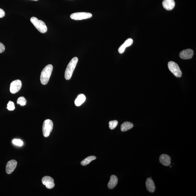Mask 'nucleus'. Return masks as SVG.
Returning <instances> with one entry per match:
<instances>
[{
	"mask_svg": "<svg viewBox=\"0 0 196 196\" xmlns=\"http://www.w3.org/2000/svg\"><path fill=\"white\" fill-rule=\"evenodd\" d=\"M194 55L193 50L190 49L183 50L180 52V56L183 59H188L192 58Z\"/></svg>",
	"mask_w": 196,
	"mask_h": 196,
	"instance_id": "9",
	"label": "nucleus"
},
{
	"mask_svg": "<svg viewBox=\"0 0 196 196\" xmlns=\"http://www.w3.org/2000/svg\"><path fill=\"white\" fill-rule=\"evenodd\" d=\"M118 124V122L117 120L112 121L109 122V127L110 129L113 130L117 126Z\"/></svg>",
	"mask_w": 196,
	"mask_h": 196,
	"instance_id": "20",
	"label": "nucleus"
},
{
	"mask_svg": "<svg viewBox=\"0 0 196 196\" xmlns=\"http://www.w3.org/2000/svg\"><path fill=\"white\" fill-rule=\"evenodd\" d=\"M5 50V48L4 44L0 42V53H3V52H4Z\"/></svg>",
	"mask_w": 196,
	"mask_h": 196,
	"instance_id": "23",
	"label": "nucleus"
},
{
	"mask_svg": "<svg viewBox=\"0 0 196 196\" xmlns=\"http://www.w3.org/2000/svg\"><path fill=\"white\" fill-rule=\"evenodd\" d=\"M96 159V157L95 156H90L87 157L81 162V165L83 166H86L89 164L92 161Z\"/></svg>",
	"mask_w": 196,
	"mask_h": 196,
	"instance_id": "18",
	"label": "nucleus"
},
{
	"mask_svg": "<svg viewBox=\"0 0 196 196\" xmlns=\"http://www.w3.org/2000/svg\"><path fill=\"white\" fill-rule=\"evenodd\" d=\"M53 67L51 64H48L45 67L41 72V83L43 85H46L48 83L53 71Z\"/></svg>",
	"mask_w": 196,
	"mask_h": 196,
	"instance_id": "1",
	"label": "nucleus"
},
{
	"mask_svg": "<svg viewBox=\"0 0 196 196\" xmlns=\"http://www.w3.org/2000/svg\"><path fill=\"white\" fill-rule=\"evenodd\" d=\"M146 186L147 190L151 193H152L155 192V183L152 178H149L147 179L146 182Z\"/></svg>",
	"mask_w": 196,
	"mask_h": 196,
	"instance_id": "13",
	"label": "nucleus"
},
{
	"mask_svg": "<svg viewBox=\"0 0 196 196\" xmlns=\"http://www.w3.org/2000/svg\"><path fill=\"white\" fill-rule=\"evenodd\" d=\"M133 127V124L130 122H125L122 124L121 129L122 132H126L130 129Z\"/></svg>",
	"mask_w": 196,
	"mask_h": 196,
	"instance_id": "17",
	"label": "nucleus"
},
{
	"mask_svg": "<svg viewBox=\"0 0 196 196\" xmlns=\"http://www.w3.org/2000/svg\"><path fill=\"white\" fill-rule=\"evenodd\" d=\"M13 143L14 145L21 146L23 144V142L20 139H15L13 140Z\"/></svg>",
	"mask_w": 196,
	"mask_h": 196,
	"instance_id": "22",
	"label": "nucleus"
},
{
	"mask_svg": "<svg viewBox=\"0 0 196 196\" xmlns=\"http://www.w3.org/2000/svg\"><path fill=\"white\" fill-rule=\"evenodd\" d=\"M53 121L50 119H47L44 122L42 131L44 136L45 137H49L50 133L53 130Z\"/></svg>",
	"mask_w": 196,
	"mask_h": 196,
	"instance_id": "4",
	"label": "nucleus"
},
{
	"mask_svg": "<svg viewBox=\"0 0 196 196\" xmlns=\"http://www.w3.org/2000/svg\"><path fill=\"white\" fill-rule=\"evenodd\" d=\"M170 167H172V166H170Z\"/></svg>",
	"mask_w": 196,
	"mask_h": 196,
	"instance_id": "26",
	"label": "nucleus"
},
{
	"mask_svg": "<svg viewBox=\"0 0 196 196\" xmlns=\"http://www.w3.org/2000/svg\"><path fill=\"white\" fill-rule=\"evenodd\" d=\"M92 15L90 13L85 12H79L73 13L70 16L72 19L76 20H81L91 18Z\"/></svg>",
	"mask_w": 196,
	"mask_h": 196,
	"instance_id": "6",
	"label": "nucleus"
},
{
	"mask_svg": "<svg viewBox=\"0 0 196 196\" xmlns=\"http://www.w3.org/2000/svg\"><path fill=\"white\" fill-rule=\"evenodd\" d=\"M27 100L26 99L23 97H20L18 98L17 103L18 104H19L21 106H24L26 105Z\"/></svg>",
	"mask_w": 196,
	"mask_h": 196,
	"instance_id": "19",
	"label": "nucleus"
},
{
	"mask_svg": "<svg viewBox=\"0 0 196 196\" xmlns=\"http://www.w3.org/2000/svg\"><path fill=\"white\" fill-rule=\"evenodd\" d=\"M133 40L132 38H129L118 49V52L120 53H123L124 52L126 48L129 47L133 43Z\"/></svg>",
	"mask_w": 196,
	"mask_h": 196,
	"instance_id": "14",
	"label": "nucleus"
},
{
	"mask_svg": "<svg viewBox=\"0 0 196 196\" xmlns=\"http://www.w3.org/2000/svg\"><path fill=\"white\" fill-rule=\"evenodd\" d=\"M168 68L170 71L178 78L182 76V72L178 65L174 62L171 61L168 64Z\"/></svg>",
	"mask_w": 196,
	"mask_h": 196,
	"instance_id": "5",
	"label": "nucleus"
},
{
	"mask_svg": "<svg viewBox=\"0 0 196 196\" xmlns=\"http://www.w3.org/2000/svg\"><path fill=\"white\" fill-rule=\"evenodd\" d=\"M42 182L48 189H52L55 186L54 181L52 177L45 176L42 179Z\"/></svg>",
	"mask_w": 196,
	"mask_h": 196,
	"instance_id": "8",
	"label": "nucleus"
},
{
	"mask_svg": "<svg viewBox=\"0 0 196 196\" xmlns=\"http://www.w3.org/2000/svg\"><path fill=\"white\" fill-rule=\"evenodd\" d=\"M162 5L166 10H171L175 7V2L174 0H163Z\"/></svg>",
	"mask_w": 196,
	"mask_h": 196,
	"instance_id": "12",
	"label": "nucleus"
},
{
	"mask_svg": "<svg viewBox=\"0 0 196 196\" xmlns=\"http://www.w3.org/2000/svg\"><path fill=\"white\" fill-rule=\"evenodd\" d=\"M22 86L21 80H16L12 82L10 86V91L11 93L15 94L19 92Z\"/></svg>",
	"mask_w": 196,
	"mask_h": 196,
	"instance_id": "7",
	"label": "nucleus"
},
{
	"mask_svg": "<svg viewBox=\"0 0 196 196\" xmlns=\"http://www.w3.org/2000/svg\"><path fill=\"white\" fill-rule=\"evenodd\" d=\"M78 61V58L75 57L73 58L68 64L65 71V79L69 80L71 79Z\"/></svg>",
	"mask_w": 196,
	"mask_h": 196,
	"instance_id": "2",
	"label": "nucleus"
},
{
	"mask_svg": "<svg viewBox=\"0 0 196 196\" xmlns=\"http://www.w3.org/2000/svg\"><path fill=\"white\" fill-rule=\"evenodd\" d=\"M159 160L160 163L166 166H170L171 163V157L166 154H162L161 155L159 158Z\"/></svg>",
	"mask_w": 196,
	"mask_h": 196,
	"instance_id": "11",
	"label": "nucleus"
},
{
	"mask_svg": "<svg viewBox=\"0 0 196 196\" xmlns=\"http://www.w3.org/2000/svg\"><path fill=\"white\" fill-rule=\"evenodd\" d=\"M17 164V162L15 160H11L8 161L6 166V173L8 174L12 173L16 168Z\"/></svg>",
	"mask_w": 196,
	"mask_h": 196,
	"instance_id": "10",
	"label": "nucleus"
},
{
	"mask_svg": "<svg viewBox=\"0 0 196 196\" xmlns=\"http://www.w3.org/2000/svg\"><path fill=\"white\" fill-rule=\"evenodd\" d=\"M5 15V12L3 10L0 8V18H2Z\"/></svg>",
	"mask_w": 196,
	"mask_h": 196,
	"instance_id": "24",
	"label": "nucleus"
},
{
	"mask_svg": "<svg viewBox=\"0 0 196 196\" xmlns=\"http://www.w3.org/2000/svg\"><path fill=\"white\" fill-rule=\"evenodd\" d=\"M86 97L83 94H80L78 95L75 101V105L77 107L80 106L85 101Z\"/></svg>",
	"mask_w": 196,
	"mask_h": 196,
	"instance_id": "16",
	"label": "nucleus"
},
{
	"mask_svg": "<svg viewBox=\"0 0 196 196\" xmlns=\"http://www.w3.org/2000/svg\"><path fill=\"white\" fill-rule=\"evenodd\" d=\"M30 21L40 33H44L47 31V28L44 22L41 20H38L37 18L35 17L31 18Z\"/></svg>",
	"mask_w": 196,
	"mask_h": 196,
	"instance_id": "3",
	"label": "nucleus"
},
{
	"mask_svg": "<svg viewBox=\"0 0 196 196\" xmlns=\"http://www.w3.org/2000/svg\"><path fill=\"white\" fill-rule=\"evenodd\" d=\"M118 179L116 176L112 175L110 177L109 182L108 183V188L110 189L114 188L118 183Z\"/></svg>",
	"mask_w": 196,
	"mask_h": 196,
	"instance_id": "15",
	"label": "nucleus"
},
{
	"mask_svg": "<svg viewBox=\"0 0 196 196\" xmlns=\"http://www.w3.org/2000/svg\"><path fill=\"white\" fill-rule=\"evenodd\" d=\"M32 1H38V0H32Z\"/></svg>",
	"mask_w": 196,
	"mask_h": 196,
	"instance_id": "25",
	"label": "nucleus"
},
{
	"mask_svg": "<svg viewBox=\"0 0 196 196\" xmlns=\"http://www.w3.org/2000/svg\"><path fill=\"white\" fill-rule=\"evenodd\" d=\"M7 109L10 111H12L14 110L15 109V106L14 102L11 101H9L7 104Z\"/></svg>",
	"mask_w": 196,
	"mask_h": 196,
	"instance_id": "21",
	"label": "nucleus"
}]
</instances>
